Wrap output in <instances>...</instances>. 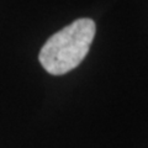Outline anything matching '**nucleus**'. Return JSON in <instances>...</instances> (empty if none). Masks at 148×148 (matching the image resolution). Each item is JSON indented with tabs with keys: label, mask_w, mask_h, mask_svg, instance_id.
Wrapping results in <instances>:
<instances>
[{
	"label": "nucleus",
	"mask_w": 148,
	"mask_h": 148,
	"mask_svg": "<svg viewBox=\"0 0 148 148\" xmlns=\"http://www.w3.org/2000/svg\"><path fill=\"white\" fill-rule=\"evenodd\" d=\"M95 31V22L83 17L56 32L40 51L41 66L52 75H63L73 71L86 57Z\"/></svg>",
	"instance_id": "obj_1"
}]
</instances>
